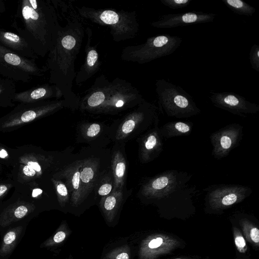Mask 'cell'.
Here are the masks:
<instances>
[{"label":"cell","instance_id":"cell-20","mask_svg":"<svg viewBox=\"0 0 259 259\" xmlns=\"http://www.w3.org/2000/svg\"><path fill=\"white\" fill-rule=\"evenodd\" d=\"M191 127L188 123L182 121L171 122L165 124L163 127L162 135L170 138L173 136L187 135L191 131Z\"/></svg>","mask_w":259,"mask_h":259},{"label":"cell","instance_id":"cell-45","mask_svg":"<svg viewBox=\"0 0 259 259\" xmlns=\"http://www.w3.org/2000/svg\"><path fill=\"white\" fill-rule=\"evenodd\" d=\"M0 77H1V76H0Z\"/></svg>","mask_w":259,"mask_h":259},{"label":"cell","instance_id":"cell-40","mask_svg":"<svg viewBox=\"0 0 259 259\" xmlns=\"http://www.w3.org/2000/svg\"><path fill=\"white\" fill-rule=\"evenodd\" d=\"M42 191L38 188L35 189L33 190L32 192V196L33 197H36L37 196L39 195L42 193Z\"/></svg>","mask_w":259,"mask_h":259},{"label":"cell","instance_id":"cell-10","mask_svg":"<svg viewBox=\"0 0 259 259\" xmlns=\"http://www.w3.org/2000/svg\"><path fill=\"white\" fill-rule=\"evenodd\" d=\"M241 127L232 124L211 135L213 155L218 158L226 156L240 141Z\"/></svg>","mask_w":259,"mask_h":259},{"label":"cell","instance_id":"cell-36","mask_svg":"<svg viewBox=\"0 0 259 259\" xmlns=\"http://www.w3.org/2000/svg\"><path fill=\"white\" fill-rule=\"evenodd\" d=\"M16 238V234L13 231H10L6 234L4 238V242L6 244L12 243Z\"/></svg>","mask_w":259,"mask_h":259},{"label":"cell","instance_id":"cell-43","mask_svg":"<svg viewBox=\"0 0 259 259\" xmlns=\"http://www.w3.org/2000/svg\"><path fill=\"white\" fill-rule=\"evenodd\" d=\"M123 104L124 102L122 100H119L116 103L115 106L116 107H122Z\"/></svg>","mask_w":259,"mask_h":259},{"label":"cell","instance_id":"cell-32","mask_svg":"<svg viewBox=\"0 0 259 259\" xmlns=\"http://www.w3.org/2000/svg\"><path fill=\"white\" fill-rule=\"evenodd\" d=\"M101 131L100 124L94 123L90 124L85 131V135L88 137H94L97 136Z\"/></svg>","mask_w":259,"mask_h":259},{"label":"cell","instance_id":"cell-37","mask_svg":"<svg viewBox=\"0 0 259 259\" xmlns=\"http://www.w3.org/2000/svg\"><path fill=\"white\" fill-rule=\"evenodd\" d=\"M24 174L29 177L34 176L35 174V171L29 165H25L23 169Z\"/></svg>","mask_w":259,"mask_h":259},{"label":"cell","instance_id":"cell-18","mask_svg":"<svg viewBox=\"0 0 259 259\" xmlns=\"http://www.w3.org/2000/svg\"><path fill=\"white\" fill-rule=\"evenodd\" d=\"M16 93L15 81L0 77V106H13V99Z\"/></svg>","mask_w":259,"mask_h":259},{"label":"cell","instance_id":"cell-34","mask_svg":"<svg viewBox=\"0 0 259 259\" xmlns=\"http://www.w3.org/2000/svg\"><path fill=\"white\" fill-rule=\"evenodd\" d=\"M98 54L95 50L90 51L87 57V63L88 65L91 67L93 66L96 62L98 59Z\"/></svg>","mask_w":259,"mask_h":259},{"label":"cell","instance_id":"cell-1","mask_svg":"<svg viewBox=\"0 0 259 259\" xmlns=\"http://www.w3.org/2000/svg\"><path fill=\"white\" fill-rule=\"evenodd\" d=\"M11 26L38 57L52 49L59 34L55 12L48 1H19Z\"/></svg>","mask_w":259,"mask_h":259},{"label":"cell","instance_id":"cell-8","mask_svg":"<svg viewBox=\"0 0 259 259\" xmlns=\"http://www.w3.org/2000/svg\"><path fill=\"white\" fill-rule=\"evenodd\" d=\"M182 176L178 172L170 171L155 177L147 183L142 189V194L150 198H161L173 192L182 186Z\"/></svg>","mask_w":259,"mask_h":259},{"label":"cell","instance_id":"cell-5","mask_svg":"<svg viewBox=\"0 0 259 259\" xmlns=\"http://www.w3.org/2000/svg\"><path fill=\"white\" fill-rule=\"evenodd\" d=\"M208 98L215 107L242 117L256 113L259 111L258 105L235 93L210 91Z\"/></svg>","mask_w":259,"mask_h":259},{"label":"cell","instance_id":"cell-31","mask_svg":"<svg viewBox=\"0 0 259 259\" xmlns=\"http://www.w3.org/2000/svg\"><path fill=\"white\" fill-rule=\"evenodd\" d=\"M105 98V95L103 92H95L89 98L88 104L90 107H97L104 102Z\"/></svg>","mask_w":259,"mask_h":259},{"label":"cell","instance_id":"cell-6","mask_svg":"<svg viewBox=\"0 0 259 259\" xmlns=\"http://www.w3.org/2000/svg\"><path fill=\"white\" fill-rule=\"evenodd\" d=\"M179 244L178 240L166 234L157 233L149 235L141 243L139 259H156L170 253Z\"/></svg>","mask_w":259,"mask_h":259},{"label":"cell","instance_id":"cell-16","mask_svg":"<svg viewBox=\"0 0 259 259\" xmlns=\"http://www.w3.org/2000/svg\"><path fill=\"white\" fill-rule=\"evenodd\" d=\"M112 169L114 186L112 191L122 190L125 182L126 163L120 151H116L113 153Z\"/></svg>","mask_w":259,"mask_h":259},{"label":"cell","instance_id":"cell-22","mask_svg":"<svg viewBox=\"0 0 259 259\" xmlns=\"http://www.w3.org/2000/svg\"><path fill=\"white\" fill-rule=\"evenodd\" d=\"M241 225L247 241L253 245L258 246L259 230L258 228L246 220H242Z\"/></svg>","mask_w":259,"mask_h":259},{"label":"cell","instance_id":"cell-2","mask_svg":"<svg viewBox=\"0 0 259 259\" xmlns=\"http://www.w3.org/2000/svg\"><path fill=\"white\" fill-rule=\"evenodd\" d=\"M155 85L159 108L166 115L185 118L200 113L192 97L180 86L164 79L157 80Z\"/></svg>","mask_w":259,"mask_h":259},{"label":"cell","instance_id":"cell-12","mask_svg":"<svg viewBox=\"0 0 259 259\" xmlns=\"http://www.w3.org/2000/svg\"><path fill=\"white\" fill-rule=\"evenodd\" d=\"M82 162L77 161L66 169L63 176L66 180L67 187L71 194V202L77 206L83 202L80 184V171Z\"/></svg>","mask_w":259,"mask_h":259},{"label":"cell","instance_id":"cell-23","mask_svg":"<svg viewBox=\"0 0 259 259\" xmlns=\"http://www.w3.org/2000/svg\"><path fill=\"white\" fill-rule=\"evenodd\" d=\"M131 252L128 245H124L110 250L105 259H130Z\"/></svg>","mask_w":259,"mask_h":259},{"label":"cell","instance_id":"cell-19","mask_svg":"<svg viewBox=\"0 0 259 259\" xmlns=\"http://www.w3.org/2000/svg\"><path fill=\"white\" fill-rule=\"evenodd\" d=\"M144 117L143 112L134 113L126 119L119 127L116 134V139L121 140L132 133L137 125Z\"/></svg>","mask_w":259,"mask_h":259},{"label":"cell","instance_id":"cell-42","mask_svg":"<svg viewBox=\"0 0 259 259\" xmlns=\"http://www.w3.org/2000/svg\"><path fill=\"white\" fill-rule=\"evenodd\" d=\"M8 156V153L6 150L2 149L0 151V157L4 158Z\"/></svg>","mask_w":259,"mask_h":259},{"label":"cell","instance_id":"cell-25","mask_svg":"<svg viewBox=\"0 0 259 259\" xmlns=\"http://www.w3.org/2000/svg\"><path fill=\"white\" fill-rule=\"evenodd\" d=\"M233 234L234 242L238 251L242 253H245L247 249V246L243 235L236 227L233 229Z\"/></svg>","mask_w":259,"mask_h":259},{"label":"cell","instance_id":"cell-9","mask_svg":"<svg viewBox=\"0 0 259 259\" xmlns=\"http://www.w3.org/2000/svg\"><path fill=\"white\" fill-rule=\"evenodd\" d=\"M250 193V189L246 187L225 186L210 193L208 201L214 209H223L241 201Z\"/></svg>","mask_w":259,"mask_h":259},{"label":"cell","instance_id":"cell-13","mask_svg":"<svg viewBox=\"0 0 259 259\" xmlns=\"http://www.w3.org/2000/svg\"><path fill=\"white\" fill-rule=\"evenodd\" d=\"M99 163L94 158L82 161L80 171V184L83 201L94 188L98 177Z\"/></svg>","mask_w":259,"mask_h":259},{"label":"cell","instance_id":"cell-24","mask_svg":"<svg viewBox=\"0 0 259 259\" xmlns=\"http://www.w3.org/2000/svg\"><path fill=\"white\" fill-rule=\"evenodd\" d=\"M55 185L60 204L64 206L68 202L69 197L67 187L61 181H55Z\"/></svg>","mask_w":259,"mask_h":259},{"label":"cell","instance_id":"cell-17","mask_svg":"<svg viewBox=\"0 0 259 259\" xmlns=\"http://www.w3.org/2000/svg\"><path fill=\"white\" fill-rule=\"evenodd\" d=\"M162 140L158 132L150 133L145 138L142 145V156L144 160H149L152 156L158 153L162 148Z\"/></svg>","mask_w":259,"mask_h":259},{"label":"cell","instance_id":"cell-39","mask_svg":"<svg viewBox=\"0 0 259 259\" xmlns=\"http://www.w3.org/2000/svg\"><path fill=\"white\" fill-rule=\"evenodd\" d=\"M6 4L4 1L0 0V14L4 13L6 11Z\"/></svg>","mask_w":259,"mask_h":259},{"label":"cell","instance_id":"cell-7","mask_svg":"<svg viewBox=\"0 0 259 259\" xmlns=\"http://www.w3.org/2000/svg\"><path fill=\"white\" fill-rule=\"evenodd\" d=\"M216 16L214 13L201 11L168 14L161 16L158 20L152 23L151 25L157 28H172L211 22Z\"/></svg>","mask_w":259,"mask_h":259},{"label":"cell","instance_id":"cell-46","mask_svg":"<svg viewBox=\"0 0 259 259\" xmlns=\"http://www.w3.org/2000/svg\"><path fill=\"white\" fill-rule=\"evenodd\" d=\"M105 259V258H104Z\"/></svg>","mask_w":259,"mask_h":259},{"label":"cell","instance_id":"cell-11","mask_svg":"<svg viewBox=\"0 0 259 259\" xmlns=\"http://www.w3.org/2000/svg\"><path fill=\"white\" fill-rule=\"evenodd\" d=\"M0 45L23 57L34 60L39 58L22 37L1 26Z\"/></svg>","mask_w":259,"mask_h":259},{"label":"cell","instance_id":"cell-15","mask_svg":"<svg viewBox=\"0 0 259 259\" xmlns=\"http://www.w3.org/2000/svg\"><path fill=\"white\" fill-rule=\"evenodd\" d=\"M122 199V190L112 191L109 195L102 197L100 206L107 222L110 223L114 220Z\"/></svg>","mask_w":259,"mask_h":259},{"label":"cell","instance_id":"cell-35","mask_svg":"<svg viewBox=\"0 0 259 259\" xmlns=\"http://www.w3.org/2000/svg\"><path fill=\"white\" fill-rule=\"evenodd\" d=\"M27 208L23 205L18 207L14 212L15 216L17 218H23L27 212Z\"/></svg>","mask_w":259,"mask_h":259},{"label":"cell","instance_id":"cell-29","mask_svg":"<svg viewBox=\"0 0 259 259\" xmlns=\"http://www.w3.org/2000/svg\"><path fill=\"white\" fill-rule=\"evenodd\" d=\"M101 20L107 24H115L119 20L118 14L112 11L106 10L103 12L100 15Z\"/></svg>","mask_w":259,"mask_h":259},{"label":"cell","instance_id":"cell-30","mask_svg":"<svg viewBox=\"0 0 259 259\" xmlns=\"http://www.w3.org/2000/svg\"><path fill=\"white\" fill-rule=\"evenodd\" d=\"M113 185V182L111 178H107L99 187L98 191V194L102 197L109 195L112 191Z\"/></svg>","mask_w":259,"mask_h":259},{"label":"cell","instance_id":"cell-41","mask_svg":"<svg viewBox=\"0 0 259 259\" xmlns=\"http://www.w3.org/2000/svg\"><path fill=\"white\" fill-rule=\"evenodd\" d=\"M7 190V187L5 185H0V196L3 195Z\"/></svg>","mask_w":259,"mask_h":259},{"label":"cell","instance_id":"cell-3","mask_svg":"<svg viewBox=\"0 0 259 259\" xmlns=\"http://www.w3.org/2000/svg\"><path fill=\"white\" fill-rule=\"evenodd\" d=\"M44 71L35 60L21 56L0 45V76L28 83L34 77L41 76Z\"/></svg>","mask_w":259,"mask_h":259},{"label":"cell","instance_id":"cell-4","mask_svg":"<svg viewBox=\"0 0 259 259\" xmlns=\"http://www.w3.org/2000/svg\"><path fill=\"white\" fill-rule=\"evenodd\" d=\"M182 41L181 37L168 34L151 37L140 50L141 62H147L170 55L180 47Z\"/></svg>","mask_w":259,"mask_h":259},{"label":"cell","instance_id":"cell-28","mask_svg":"<svg viewBox=\"0 0 259 259\" xmlns=\"http://www.w3.org/2000/svg\"><path fill=\"white\" fill-rule=\"evenodd\" d=\"M161 3L169 9L176 10L187 7L192 0H160Z\"/></svg>","mask_w":259,"mask_h":259},{"label":"cell","instance_id":"cell-33","mask_svg":"<svg viewBox=\"0 0 259 259\" xmlns=\"http://www.w3.org/2000/svg\"><path fill=\"white\" fill-rule=\"evenodd\" d=\"M75 38L71 35L64 36L61 40L62 47L68 50L72 49L75 46Z\"/></svg>","mask_w":259,"mask_h":259},{"label":"cell","instance_id":"cell-27","mask_svg":"<svg viewBox=\"0 0 259 259\" xmlns=\"http://www.w3.org/2000/svg\"><path fill=\"white\" fill-rule=\"evenodd\" d=\"M249 59L252 68L259 72V46L258 45L254 44L251 47Z\"/></svg>","mask_w":259,"mask_h":259},{"label":"cell","instance_id":"cell-44","mask_svg":"<svg viewBox=\"0 0 259 259\" xmlns=\"http://www.w3.org/2000/svg\"><path fill=\"white\" fill-rule=\"evenodd\" d=\"M174 259H187V258H174Z\"/></svg>","mask_w":259,"mask_h":259},{"label":"cell","instance_id":"cell-14","mask_svg":"<svg viewBox=\"0 0 259 259\" xmlns=\"http://www.w3.org/2000/svg\"><path fill=\"white\" fill-rule=\"evenodd\" d=\"M56 95V89L53 85L43 84L34 87L15 94L13 101L20 103L42 102Z\"/></svg>","mask_w":259,"mask_h":259},{"label":"cell","instance_id":"cell-26","mask_svg":"<svg viewBox=\"0 0 259 259\" xmlns=\"http://www.w3.org/2000/svg\"><path fill=\"white\" fill-rule=\"evenodd\" d=\"M70 231L66 223L62 224L52 239V244H58L62 242L70 234Z\"/></svg>","mask_w":259,"mask_h":259},{"label":"cell","instance_id":"cell-21","mask_svg":"<svg viewBox=\"0 0 259 259\" xmlns=\"http://www.w3.org/2000/svg\"><path fill=\"white\" fill-rule=\"evenodd\" d=\"M222 2L233 13L247 16H252L255 12L254 7L242 0H222Z\"/></svg>","mask_w":259,"mask_h":259},{"label":"cell","instance_id":"cell-38","mask_svg":"<svg viewBox=\"0 0 259 259\" xmlns=\"http://www.w3.org/2000/svg\"><path fill=\"white\" fill-rule=\"evenodd\" d=\"M27 165L32 168L35 171H40L41 170L40 166L36 162L30 161L28 162Z\"/></svg>","mask_w":259,"mask_h":259}]
</instances>
